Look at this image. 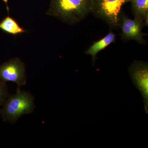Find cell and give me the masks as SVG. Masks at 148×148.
Segmentation results:
<instances>
[{"instance_id":"obj_1","label":"cell","mask_w":148,"mask_h":148,"mask_svg":"<svg viewBox=\"0 0 148 148\" xmlns=\"http://www.w3.org/2000/svg\"><path fill=\"white\" fill-rule=\"evenodd\" d=\"M92 8V0H51L46 14L74 25L91 13Z\"/></svg>"},{"instance_id":"obj_2","label":"cell","mask_w":148,"mask_h":148,"mask_svg":"<svg viewBox=\"0 0 148 148\" xmlns=\"http://www.w3.org/2000/svg\"><path fill=\"white\" fill-rule=\"evenodd\" d=\"M34 100L30 92L17 88L16 93L9 95L1 109L3 121L14 124L22 116L32 113L35 108Z\"/></svg>"},{"instance_id":"obj_3","label":"cell","mask_w":148,"mask_h":148,"mask_svg":"<svg viewBox=\"0 0 148 148\" xmlns=\"http://www.w3.org/2000/svg\"><path fill=\"white\" fill-rule=\"evenodd\" d=\"M130 0H92L91 13L105 21L112 29L119 28L121 9Z\"/></svg>"},{"instance_id":"obj_4","label":"cell","mask_w":148,"mask_h":148,"mask_svg":"<svg viewBox=\"0 0 148 148\" xmlns=\"http://www.w3.org/2000/svg\"><path fill=\"white\" fill-rule=\"evenodd\" d=\"M0 79L6 83H15L18 88L27 82L26 66L19 58H14L0 65Z\"/></svg>"},{"instance_id":"obj_5","label":"cell","mask_w":148,"mask_h":148,"mask_svg":"<svg viewBox=\"0 0 148 148\" xmlns=\"http://www.w3.org/2000/svg\"><path fill=\"white\" fill-rule=\"evenodd\" d=\"M130 78L144 99L145 110L148 113V64L135 60L128 68Z\"/></svg>"},{"instance_id":"obj_6","label":"cell","mask_w":148,"mask_h":148,"mask_svg":"<svg viewBox=\"0 0 148 148\" xmlns=\"http://www.w3.org/2000/svg\"><path fill=\"white\" fill-rule=\"evenodd\" d=\"M116 35L112 31L106 36L103 38L94 42L93 44L86 51L85 53L86 55L92 56V64L93 66L95 65L96 56L100 51L105 49L112 43L115 40Z\"/></svg>"},{"instance_id":"obj_7","label":"cell","mask_w":148,"mask_h":148,"mask_svg":"<svg viewBox=\"0 0 148 148\" xmlns=\"http://www.w3.org/2000/svg\"><path fill=\"white\" fill-rule=\"evenodd\" d=\"M0 29L7 34L14 36L27 32V30L20 27L17 21L10 16L9 14L0 22Z\"/></svg>"},{"instance_id":"obj_8","label":"cell","mask_w":148,"mask_h":148,"mask_svg":"<svg viewBox=\"0 0 148 148\" xmlns=\"http://www.w3.org/2000/svg\"><path fill=\"white\" fill-rule=\"evenodd\" d=\"M132 13L135 17L142 18L145 26L148 24V0H130Z\"/></svg>"},{"instance_id":"obj_9","label":"cell","mask_w":148,"mask_h":148,"mask_svg":"<svg viewBox=\"0 0 148 148\" xmlns=\"http://www.w3.org/2000/svg\"><path fill=\"white\" fill-rule=\"evenodd\" d=\"M119 27L121 29V39L123 40H133L141 44H144L145 43L143 33H137L129 26L121 21L119 22Z\"/></svg>"},{"instance_id":"obj_10","label":"cell","mask_w":148,"mask_h":148,"mask_svg":"<svg viewBox=\"0 0 148 148\" xmlns=\"http://www.w3.org/2000/svg\"><path fill=\"white\" fill-rule=\"evenodd\" d=\"M9 95L6 83L0 79V106H3Z\"/></svg>"},{"instance_id":"obj_11","label":"cell","mask_w":148,"mask_h":148,"mask_svg":"<svg viewBox=\"0 0 148 148\" xmlns=\"http://www.w3.org/2000/svg\"><path fill=\"white\" fill-rule=\"evenodd\" d=\"M4 2L7 5V9L8 12V14H9V9L8 5V0H3Z\"/></svg>"},{"instance_id":"obj_12","label":"cell","mask_w":148,"mask_h":148,"mask_svg":"<svg viewBox=\"0 0 148 148\" xmlns=\"http://www.w3.org/2000/svg\"><path fill=\"white\" fill-rule=\"evenodd\" d=\"M0 112H1V109H0Z\"/></svg>"}]
</instances>
